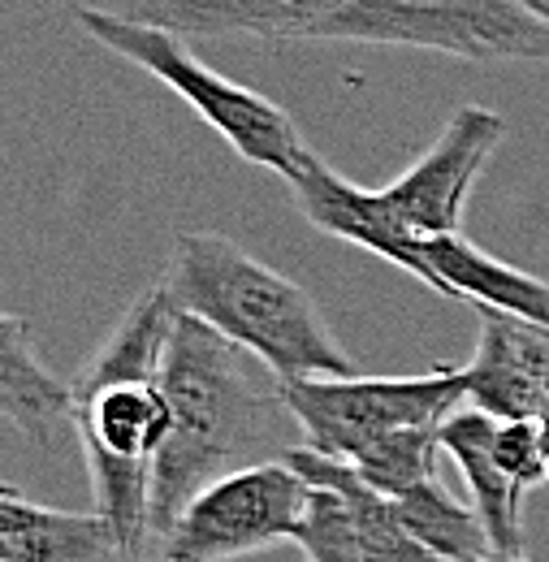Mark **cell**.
<instances>
[{"label":"cell","mask_w":549,"mask_h":562,"mask_svg":"<svg viewBox=\"0 0 549 562\" xmlns=\"http://www.w3.org/2000/svg\"><path fill=\"white\" fill-rule=\"evenodd\" d=\"M117 562H160V559H117Z\"/></svg>","instance_id":"obj_23"},{"label":"cell","mask_w":549,"mask_h":562,"mask_svg":"<svg viewBox=\"0 0 549 562\" xmlns=\"http://www.w3.org/2000/svg\"><path fill=\"white\" fill-rule=\"evenodd\" d=\"M0 416L35 446H57L78 428V390L61 381L35 347L22 316H0Z\"/></svg>","instance_id":"obj_12"},{"label":"cell","mask_w":549,"mask_h":562,"mask_svg":"<svg viewBox=\"0 0 549 562\" xmlns=\"http://www.w3.org/2000/svg\"><path fill=\"white\" fill-rule=\"evenodd\" d=\"M481 312V342L463 363L468 407L493 420L549 416V329L506 312Z\"/></svg>","instance_id":"obj_9"},{"label":"cell","mask_w":549,"mask_h":562,"mask_svg":"<svg viewBox=\"0 0 549 562\" xmlns=\"http://www.w3.org/2000/svg\"><path fill=\"white\" fill-rule=\"evenodd\" d=\"M281 398L303 432V446L350 463L372 441L403 432V428H428L446 424L459 403H468L463 363H433L415 376H303L281 381Z\"/></svg>","instance_id":"obj_5"},{"label":"cell","mask_w":549,"mask_h":562,"mask_svg":"<svg viewBox=\"0 0 549 562\" xmlns=\"http://www.w3.org/2000/svg\"><path fill=\"white\" fill-rule=\"evenodd\" d=\"M437 454H441V424H428V428H403L372 441L350 459V468L385 497H403L415 485L433 481Z\"/></svg>","instance_id":"obj_17"},{"label":"cell","mask_w":549,"mask_h":562,"mask_svg":"<svg viewBox=\"0 0 549 562\" xmlns=\"http://www.w3.org/2000/svg\"><path fill=\"white\" fill-rule=\"evenodd\" d=\"M160 390L173 412V432L156 459V550L212 481L281 459L290 450L285 424H294L273 368L195 316H178Z\"/></svg>","instance_id":"obj_1"},{"label":"cell","mask_w":549,"mask_h":562,"mask_svg":"<svg viewBox=\"0 0 549 562\" xmlns=\"http://www.w3.org/2000/svg\"><path fill=\"white\" fill-rule=\"evenodd\" d=\"M294 204L303 212V221L329 238H343L350 247L412 273L419 285H428L433 294L446 299V285L437 278V269L428 265V247L412 225L390 209V200L381 191H363L355 182L338 178L316 151L303 160V169L290 178Z\"/></svg>","instance_id":"obj_8"},{"label":"cell","mask_w":549,"mask_h":562,"mask_svg":"<svg viewBox=\"0 0 549 562\" xmlns=\"http://www.w3.org/2000/svg\"><path fill=\"white\" fill-rule=\"evenodd\" d=\"M519 4H524L541 26H549V0H519Z\"/></svg>","instance_id":"obj_20"},{"label":"cell","mask_w":549,"mask_h":562,"mask_svg":"<svg viewBox=\"0 0 549 562\" xmlns=\"http://www.w3.org/2000/svg\"><path fill=\"white\" fill-rule=\"evenodd\" d=\"M74 22L104 53H117L122 61H131L143 74H152L156 82H165L178 100H187L247 165H260L290 182L303 169V160L312 156L294 117L277 100L204 66L187 40L156 31V26H138L131 18H117V13L100 9L96 0L74 4Z\"/></svg>","instance_id":"obj_3"},{"label":"cell","mask_w":549,"mask_h":562,"mask_svg":"<svg viewBox=\"0 0 549 562\" xmlns=\"http://www.w3.org/2000/svg\"><path fill=\"white\" fill-rule=\"evenodd\" d=\"M100 9L178 40L251 35L265 44H303L346 0H96Z\"/></svg>","instance_id":"obj_10"},{"label":"cell","mask_w":549,"mask_h":562,"mask_svg":"<svg viewBox=\"0 0 549 562\" xmlns=\"http://www.w3.org/2000/svg\"><path fill=\"white\" fill-rule=\"evenodd\" d=\"M307 40L381 44L459 61H549V26L519 0H346Z\"/></svg>","instance_id":"obj_4"},{"label":"cell","mask_w":549,"mask_h":562,"mask_svg":"<svg viewBox=\"0 0 549 562\" xmlns=\"http://www.w3.org/2000/svg\"><path fill=\"white\" fill-rule=\"evenodd\" d=\"M126 559L104 515L57 510L0 485V562H117Z\"/></svg>","instance_id":"obj_13"},{"label":"cell","mask_w":549,"mask_h":562,"mask_svg":"<svg viewBox=\"0 0 549 562\" xmlns=\"http://www.w3.org/2000/svg\"><path fill=\"white\" fill-rule=\"evenodd\" d=\"M537 424H541V441H546V463H549V416L546 420H537Z\"/></svg>","instance_id":"obj_22"},{"label":"cell","mask_w":549,"mask_h":562,"mask_svg":"<svg viewBox=\"0 0 549 562\" xmlns=\"http://www.w3.org/2000/svg\"><path fill=\"white\" fill-rule=\"evenodd\" d=\"M394 502H399V515H403L407 532L437 562H477L484 554H493L477 506H463L459 497H450V490H441L437 476L415 485L403 497H394Z\"/></svg>","instance_id":"obj_16"},{"label":"cell","mask_w":549,"mask_h":562,"mask_svg":"<svg viewBox=\"0 0 549 562\" xmlns=\"http://www.w3.org/2000/svg\"><path fill=\"white\" fill-rule=\"evenodd\" d=\"M78 390V450L87 472L91 468H156L169 432L173 412L160 381H82Z\"/></svg>","instance_id":"obj_11"},{"label":"cell","mask_w":549,"mask_h":562,"mask_svg":"<svg viewBox=\"0 0 549 562\" xmlns=\"http://www.w3.org/2000/svg\"><path fill=\"white\" fill-rule=\"evenodd\" d=\"M160 285L178 316L212 325L269 363L281 381L355 376V355L338 342L312 290L269 269L225 234L178 229Z\"/></svg>","instance_id":"obj_2"},{"label":"cell","mask_w":549,"mask_h":562,"mask_svg":"<svg viewBox=\"0 0 549 562\" xmlns=\"http://www.w3.org/2000/svg\"><path fill=\"white\" fill-rule=\"evenodd\" d=\"M294 546L307 562H368L359 532L346 519V506L329 490H312L307 515L294 532Z\"/></svg>","instance_id":"obj_18"},{"label":"cell","mask_w":549,"mask_h":562,"mask_svg":"<svg viewBox=\"0 0 549 562\" xmlns=\"http://www.w3.org/2000/svg\"><path fill=\"white\" fill-rule=\"evenodd\" d=\"M506 135H511V122L502 113L484 104H463L450 113L433 147H424V156L381 195L424 243L459 234L468 195L477 191V178L484 173L489 156L506 143Z\"/></svg>","instance_id":"obj_7"},{"label":"cell","mask_w":549,"mask_h":562,"mask_svg":"<svg viewBox=\"0 0 549 562\" xmlns=\"http://www.w3.org/2000/svg\"><path fill=\"white\" fill-rule=\"evenodd\" d=\"M312 502V485L285 463L269 459L212 481L165 532L160 562H234L281 541H294Z\"/></svg>","instance_id":"obj_6"},{"label":"cell","mask_w":549,"mask_h":562,"mask_svg":"<svg viewBox=\"0 0 549 562\" xmlns=\"http://www.w3.org/2000/svg\"><path fill=\"white\" fill-rule=\"evenodd\" d=\"M477 562H528L524 554H484V559H477Z\"/></svg>","instance_id":"obj_21"},{"label":"cell","mask_w":549,"mask_h":562,"mask_svg":"<svg viewBox=\"0 0 549 562\" xmlns=\"http://www.w3.org/2000/svg\"><path fill=\"white\" fill-rule=\"evenodd\" d=\"M493 459L524 493L549 481L546 441H541V424L537 420H497Z\"/></svg>","instance_id":"obj_19"},{"label":"cell","mask_w":549,"mask_h":562,"mask_svg":"<svg viewBox=\"0 0 549 562\" xmlns=\"http://www.w3.org/2000/svg\"><path fill=\"white\" fill-rule=\"evenodd\" d=\"M493 437L497 420L477 407H463L441 424V454L463 472L493 554H524V490L497 468Z\"/></svg>","instance_id":"obj_14"},{"label":"cell","mask_w":549,"mask_h":562,"mask_svg":"<svg viewBox=\"0 0 549 562\" xmlns=\"http://www.w3.org/2000/svg\"><path fill=\"white\" fill-rule=\"evenodd\" d=\"M281 459H285L312 490H329L343 502L350 528H355L359 541H363L368 562H437L419 541H415L412 532H407V524H403V515H399V502L385 497L381 490H372L350 463L325 459V454H316V450H307V446H290Z\"/></svg>","instance_id":"obj_15"}]
</instances>
